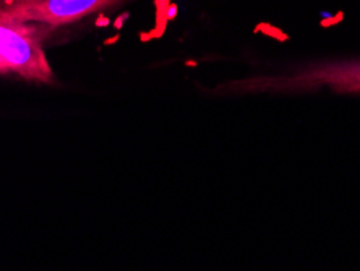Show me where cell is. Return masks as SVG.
I'll list each match as a JSON object with an SVG mask.
<instances>
[{
  "label": "cell",
  "mask_w": 360,
  "mask_h": 271,
  "mask_svg": "<svg viewBox=\"0 0 360 271\" xmlns=\"http://www.w3.org/2000/svg\"><path fill=\"white\" fill-rule=\"evenodd\" d=\"M219 93L236 96H295L336 93L360 94V57L311 58L279 70L237 78L219 84Z\"/></svg>",
  "instance_id": "1"
},
{
  "label": "cell",
  "mask_w": 360,
  "mask_h": 271,
  "mask_svg": "<svg viewBox=\"0 0 360 271\" xmlns=\"http://www.w3.org/2000/svg\"><path fill=\"white\" fill-rule=\"evenodd\" d=\"M125 2L129 0H0V21L59 28Z\"/></svg>",
  "instance_id": "2"
},
{
  "label": "cell",
  "mask_w": 360,
  "mask_h": 271,
  "mask_svg": "<svg viewBox=\"0 0 360 271\" xmlns=\"http://www.w3.org/2000/svg\"><path fill=\"white\" fill-rule=\"evenodd\" d=\"M44 26L0 21V54L10 73L33 82L51 83L54 72L47 62L42 33Z\"/></svg>",
  "instance_id": "3"
},
{
  "label": "cell",
  "mask_w": 360,
  "mask_h": 271,
  "mask_svg": "<svg viewBox=\"0 0 360 271\" xmlns=\"http://www.w3.org/2000/svg\"><path fill=\"white\" fill-rule=\"evenodd\" d=\"M0 73H10V72H8V67H7V63H5V61H4L2 54H0Z\"/></svg>",
  "instance_id": "4"
}]
</instances>
